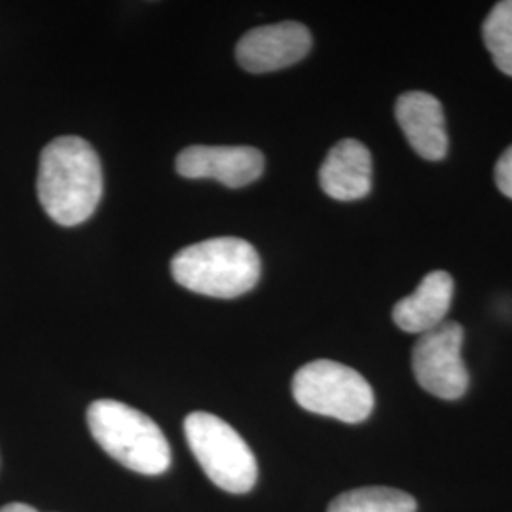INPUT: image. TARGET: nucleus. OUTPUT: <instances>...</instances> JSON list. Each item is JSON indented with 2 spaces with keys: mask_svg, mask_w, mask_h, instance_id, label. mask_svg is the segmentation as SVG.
Listing matches in <instances>:
<instances>
[{
  "mask_svg": "<svg viewBox=\"0 0 512 512\" xmlns=\"http://www.w3.org/2000/svg\"><path fill=\"white\" fill-rule=\"evenodd\" d=\"M38 200L61 226L92 217L103 198V169L92 145L80 137H59L40 154Z\"/></svg>",
  "mask_w": 512,
  "mask_h": 512,
  "instance_id": "nucleus-1",
  "label": "nucleus"
},
{
  "mask_svg": "<svg viewBox=\"0 0 512 512\" xmlns=\"http://www.w3.org/2000/svg\"><path fill=\"white\" fill-rule=\"evenodd\" d=\"M184 435L203 473L220 490L247 494L255 488V454L230 423L207 412H194L184 420Z\"/></svg>",
  "mask_w": 512,
  "mask_h": 512,
  "instance_id": "nucleus-4",
  "label": "nucleus"
},
{
  "mask_svg": "<svg viewBox=\"0 0 512 512\" xmlns=\"http://www.w3.org/2000/svg\"><path fill=\"white\" fill-rule=\"evenodd\" d=\"M454 279L448 272H431L421 279L418 289L399 300L393 308V321L410 334H425L437 329L452 308Z\"/></svg>",
  "mask_w": 512,
  "mask_h": 512,
  "instance_id": "nucleus-11",
  "label": "nucleus"
},
{
  "mask_svg": "<svg viewBox=\"0 0 512 512\" xmlns=\"http://www.w3.org/2000/svg\"><path fill=\"white\" fill-rule=\"evenodd\" d=\"M319 183L332 200H363L372 188L370 150L355 139L336 143L319 169Z\"/></svg>",
  "mask_w": 512,
  "mask_h": 512,
  "instance_id": "nucleus-10",
  "label": "nucleus"
},
{
  "mask_svg": "<svg viewBox=\"0 0 512 512\" xmlns=\"http://www.w3.org/2000/svg\"><path fill=\"white\" fill-rule=\"evenodd\" d=\"M482 37L495 67L512 76V0L495 4L482 25Z\"/></svg>",
  "mask_w": 512,
  "mask_h": 512,
  "instance_id": "nucleus-13",
  "label": "nucleus"
},
{
  "mask_svg": "<svg viewBox=\"0 0 512 512\" xmlns=\"http://www.w3.org/2000/svg\"><path fill=\"white\" fill-rule=\"evenodd\" d=\"M465 332L456 321H444L437 329L421 334L412 351L414 376L427 393L456 401L467 393L469 372L461 357Z\"/></svg>",
  "mask_w": 512,
  "mask_h": 512,
  "instance_id": "nucleus-6",
  "label": "nucleus"
},
{
  "mask_svg": "<svg viewBox=\"0 0 512 512\" xmlns=\"http://www.w3.org/2000/svg\"><path fill=\"white\" fill-rule=\"evenodd\" d=\"M293 397L304 410L344 423H361L374 410V393L365 378L329 359L308 363L294 374Z\"/></svg>",
  "mask_w": 512,
  "mask_h": 512,
  "instance_id": "nucleus-5",
  "label": "nucleus"
},
{
  "mask_svg": "<svg viewBox=\"0 0 512 512\" xmlns=\"http://www.w3.org/2000/svg\"><path fill=\"white\" fill-rule=\"evenodd\" d=\"M93 439L109 454L141 475H162L171 465L164 431L147 414L118 401H95L88 408Z\"/></svg>",
  "mask_w": 512,
  "mask_h": 512,
  "instance_id": "nucleus-3",
  "label": "nucleus"
},
{
  "mask_svg": "<svg viewBox=\"0 0 512 512\" xmlns=\"http://www.w3.org/2000/svg\"><path fill=\"white\" fill-rule=\"evenodd\" d=\"M495 184L512 200V145L507 148L495 164Z\"/></svg>",
  "mask_w": 512,
  "mask_h": 512,
  "instance_id": "nucleus-14",
  "label": "nucleus"
},
{
  "mask_svg": "<svg viewBox=\"0 0 512 512\" xmlns=\"http://www.w3.org/2000/svg\"><path fill=\"white\" fill-rule=\"evenodd\" d=\"M171 274L192 293L236 298L255 289L260 256L245 239H207L179 251L171 260Z\"/></svg>",
  "mask_w": 512,
  "mask_h": 512,
  "instance_id": "nucleus-2",
  "label": "nucleus"
},
{
  "mask_svg": "<svg viewBox=\"0 0 512 512\" xmlns=\"http://www.w3.org/2000/svg\"><path fill=\"white\" fill-rule=\"evenodd\" d=\"M416 499L395 488H359L340 494L329 505V512H416Z\"/></svg>",
  "mask_w": 512,
  "mask_h": 512,
  "instance_id": "nucleus-12",
  "label": "nucleus"
},
{
  "mask_svg": "<svg viewBox=\"0 0 512 512\" xmlns=\"http://www.w3.org/2000/svg\"><path fill=\"white\" fill-rule=\"evenodd\" d=\"M0 512H38L37 509H33L31 505H25V503H10L6 507H2Z\"/></svg>",
  "mask_w": 512,
  "mask_h": 512,
  "instance_id": "nucleus-15",
  "label": "nucleus"
},
{
  "mask_svg": "<svg viewBox=\"0 0 512 512\" xmlns=\"http://www.w3.org/2000/svg\"><path fill=\"white\" fill-rule=\"evenodd\" d=\"M177 171L186 179H213L228 188H241L262 175L264 154L253 147L196 145L179 154Z\"/></svg>",
  "mask_w": 512,
  "mask_h": 512,
  "instance_id": "nucleus-8",
  "label": "nucleus"
},
{
  "mask_svg": "<svg viewBox=\"0 0 512 512\" xmlns=\"http://www.w3.org/2000/svg\"><path fill=\"white\" fill-rule=\"evenodd\" d=\"M397 122L404 137L421 158L429 162L442 160L448 152V133L444 110L431 93L408 92L397 99Z\"/></svg>",
  "mask_w": 512,
  "mask_h": 512,
  "instance_id": "nucleus-9",
  "label": "nucleus"
},
{
  "mask_svg": "<svg viewBox=\"0 0 512 512\" xmlns=\"http://www.w3.org/2000/svg\"><path fill=\"white\" fill-rule=\"evenodd\" d=\"M311 33L298 21L256 27L243 35L236 48L239 65L247 73H274L287 69L311 50Z\"/></svg>",
  "mask_w": 512,
  "mask_h": 512,
  "instance_id": "nucleus-7",
  "label": "nucleus"
}]
</instances>
